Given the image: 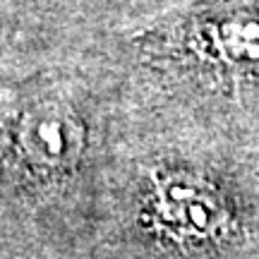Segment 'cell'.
<instances>
[{"label": "cell", "mask_w": 259, "mask_h": 259, "mask_svg": "<svg viewBox=\"0 0 259 259\" xmlns=\"http://www.w3.org/2000/svg\"><path fill=\"white\" fill-rule=\"evenodd\" d=\"M168 192V211L180 231L190 238H221L228 231V206L216 187L197 178H178Z\"/></svg>", "instance_id": "1"}, {"label": "cell", "mask_w": 259, "mask_h": 259, "mask_svg": "<svg viewBox=\"0 0 259 259\" xmlns=\"http://www.w3.org/2000/svg\"><path fill=\"white\" fill-rule=\"evenodd\" d=\"M213 48L226 63H259V22L247 17L226 19L213 29Z\"/></svg>", "instance_id": "2"}]
</instances>
